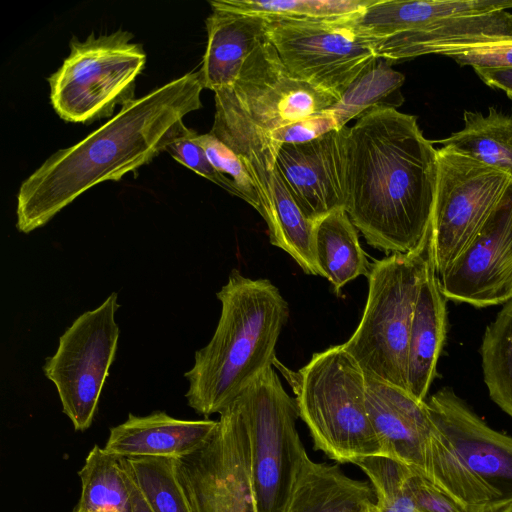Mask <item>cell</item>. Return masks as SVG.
<instances>
[{"mask_svg": "<svg viewBox=\"0 0 512 512\" xmlns=\"http://www.w3.org/2000/svg\"><path fill=\"white\" fill-rule=\"evenodd\" d=\"M463 120L460 131L438 142L512 179V116L489 107L487 115L465 111Z\"/></svg>", "mask_w": 512, "mask_h": 512, "instance_id": "d4e9b609", "label": "cell"}, {"mask_svg": "<svg viewBox=\"0 0 512 512\" xmlns=\"http://www.w3.org/2000/svg\"><path fill=\"white\" fill-rule=\"evenodd\" d=\"M508 98H509V99L511 100V102H512V95H508Z\"/></svg>", "mask_w": 512, "mask_h": 512, "instance_id": "ab89813d", "label": "cell"}, {"mask_svg": "<svg viewBox=\"0 0 512 512\" xmlns=\"http://www.w3.org/2000/svg\"><path fill=\"white\" fill-rule=\"evenodd\" d=\"M481 358L489 396L512 417V298L487 326Z\"/></svg>", "mask_w": 512, "mask_h": 512, "instance_id": "484cf974", "label": "cell"}, {"mask_svg": "<svg viewBox=\"0 0 512 512\" xmlns=\"http://www.w3.org/2000/svg\"><path fill=\"white\" fill-rule=\"evenodd\" d=\"M426 403L435 425L471 472L499 487L512 485V436L491 428L449 387Z\"/></svg>", "mask_w": 512, "mask_h": 512, "instance_id": "9a60e30c", "label": "cell"}, {"mask_svg": "<svg viewBox=\"0 0 512 512\" xmlns=\"http://www.w3.org/2000/svg\"><path fill=\"white\" fill-rule=\"evenodd\" d=\"M128 468V467H127ZM129 471V470H128ZM130 473V472H129ZM131 476V474H130ZM132 512H154L131 476Z\"/></svg>", "mask_w": 512, "mask_h": 512, "instance_id": "8d00e7d4", "label": "cell"}, {"mask_svg": "<svg viewBox=\"0 0 512 512\" xmlns=\"http://www.w3.org/2000/svg\"><path fill=\"white\" fill-rule=\"evenodd\" d=\"M374 504L369 482L347 476L338 465L308 458L285 512H365Z\"/></svg>", "mask_w": 512, "mask_h": 512, "instance_id": "7402d4cb", "label": "cell"}, {"mask_svg": "<svg viewBox=\"0 0 512 512\" xmlns=\"http://www.w3.org/2000/svg\"><path fill=\"white\" fill-rule=\"evenodd\" d=\"M354 465L370 480L380 512H416L408 484L409 468L382 455L363 458Z\"/></svg>", "mask_w": 512, "mask_h": 512, "instance_id": "f546056e", "label": "cell"}, {"mask_svg": "<svg viewBox=\"0 0 512 512\" xmlns=\"http://www.w3.org/2000/svg\"><path fill=\"white\" fill-rule=\"evenodd\" d=\"M266 37L288 72L338 99L375 60V39L348 19H268Z\"/></svg>", "mask_w": 512, "mask_h": 512, "instance_id": "9c48e42d", "label": "cell"}, {"mask_svg": "<svg viewBox=\"0 0 512 512\" xmlns=\"http://www.w3.org/2000/svg\"><path fill=\"white\" fill-rule=\"evenodd\" d=\"M429 261L427 245L371 263L362 318L343 343L366 378L408 391L409 336Z\"/></svg>", "mask_w": 512, "mask_h": 512, "instance_id": "8992f818", "label": "cell"}, {"mask_svg": "<svg viewBox=\"0 0 512 512\" xmlns=\"http://www.w3.org/2000/svg\"><path fill=\"white\" fill-rule=\"evenodd\" d=\"M133 37L119 29L107 35L91 33L83 41L71 39L69 55L48 78L50 100L62 120L92 123L136 98V80L147 56Z\"/></svg>", "mask_w": 512, "mask_h": 512, "instance_id": "52a82bcc", "label": "cell"}, {"mask_svg": "<svg viewBox=\"0 0 512 512\" xmlns=\"http://www.w3.org/2000/svg\"><path fill=\"white\" fill-rule=\"evenodd\" d=\"M473 69L512 68V38L499 39L441 54Z\"/></svg>", "mask_w": 512, "mask_h": 512, "instance_id": "836d02e7", "label": "cell"}, {"mask_svg": "<svg viewBox=\"0 0 512 512\" xmlns=\"http://www.w3.org/2000/svg\"><path fill=\"white\" fill-rule=\"evenodd\" d=\"M366 407L382 456L422 476L425 450L435 430L428 405L408 391L366 378Z\"/></svg>", "mask_w": 512, "mask_h": 512, "instance_id": "2e32d148", "label": "cell"}, {"mask_svg": "<svg viewBox=\"0 0 512 512\" xmlns=\"http://www.w3.org/2000/svg\"><path fill=\"white\" fill-rule=\"evenodd\" d=\"M437 154V189L428 250L440 275L465 249L512 179L450 147L442 146Z\"/></svg>", "mask_w": 512, "mask_h": 512, "instance_id": "8fae6325", "label": "cell"}, {"mask_svg": "<svg viewBox=\"0 0 512 512\" xmlns=\"http://www.w3.org/2000/svg\"><path fill=\"white\" fill-rule=\"evenodd\" d=\"M197 140L215 169L230 178L236 185L240 198L258 211L260 200L255 183L241 158L210 132L198 134Z\"/></svg>", "mask_w": 512, "mask_h": 512, "instance_id": "4dcf8cb0", "label": "cell"}, {"mask_svg": "<svg viewBox=\"0 0 512 512\" xmlns=\"http://www.w3.org/2000/svg\"><path fill=\"white\" fill-rule=\"evenodd\" d=\"M345 210L367 243L386 253L428 245L438 154L413 115L377 106L345 130Z\"/></svg>", "mask_w": 512, "mask_h": 512, "instance_id": "6da1fadb", "label": "cell"}, {"mask_svg": "<svg viewBox=\"0 0 512 512\" xmlns=\"http://www.w3.org/2000/svg\"><path fill=\"white\" fill-rule=\"evenodd\" d=\"M217 427L218 420H184L164 411L146 416L130 413L123 423L110 428L104 449L124 458L182 459L204 447Z\"/></svg>", "mask_w": 512, "mask_h": 512, "instance_id": "ac0fdd59", "label": "cell"}, {"mask_svg": "<svg viewBox=\"0 0 512 512\" xmlns=\"http://www.w3.org/2000/svg\"><path fill=\"white\" fill-rule=\"evenodd\" d=\"M113 292L97 308L78 316L59 338L56 352L46 358L45 376L58 392L63 413L76 431L90 428L99 398L115 359L120 335Z\"/></svg>", "mask_w": 512, "mask_h": 512, "instance_id": "30bf717a", "label": "cell"}, {"mask_svg": "<svg viewBox=\"0 0 512 512\" xmlns=\"http://www.w3.org/2000/svg\"><path fill=\"white\" fill-rule=\"evenodd\" d=\"M479 78L489 87L512 95V68L474 69Z\"/></svg>", "mask_w": 512, "mask_h": 512, "instance_id": "d590c367", "label": "cell"}, {"mask_svg": "<svg viewBox=\"0 0 512 512\" xmlns=\"http://www.w3.org/2000/svg\"><path fill=\"white\" fill-rule=\"evenodd\" d=\"M512 8V0H375L353 24L374 39L416 29L452 16L479 15Z\"/></svg>", "mask_w": 512, "mask_h": 512, "instance_id": "44dd1931", "label": "cell"}, {"mask_svg": "<svg viewBox=\"0 0 512 512\" xmlns=\"http://www.w3.org/2000/svg\"><path fill=\"white\" fill-rule=\"evenodd\" d=\"M345 130L346 126L306 143L283 144L277 151L275 165L288 192L314 223L345 209Z\"/></svg>", "mask_w": 512, "mask_h": 512, "instance_id": "5bb4252c", "label": "cell"}, {"mask_svg": "<svg viewBox=\"0 0 512 512\" xmlns=\"http://www.w3.org/2000/svg\"><path fill=\"white\" fill-rule=\"evenodd\" d=\"M78 475L77 512H132L131 476L126 458L94 445Z\"/></svg>", "mask_w": 512, "mask_h": 512, "instance_id": "cb8c5ba5", "label": "cell"}, {"mask_svg": "<svg viewBox=\"0 0 512 512\" xmlns=\"http://www.w3.org/2000/svg\"><path fill=\"white\" fill-rule=\"evenodd\" d=\"M408 484L416 512H477L481 507L476 509L467 508L427 479L412 471L408 478Z\"/></svg>", "mask_w": 512, "mask_h": 512, "instance_id": "e575fe53", "label": "cell"}, {"mask_svg": "<svg viewBox=\"0 0 512 512\" xmlns=\"http://www.w3.org/2000/svg\"><path fill=\"white\" fill-rule=\"evenodd\" d=\"M512 38V13L507 10L479 15L452 16L405 32L375 39L379 58L406 60L441 55L499 39Z\"/></svg>", "mask_w": 512, "mask_h": 512, "instance_id": "e0dca14e", "label": "cell"}, {"mask_svg": "<svg viewBox=\"0 0 512 512\" xmlns=\"http://www.w3.org/2000/svg\"><path fill=\"white\" fill-rule=\"evenodd\" d=\"M338 129L334 115L327 108L274 130L269 136L271 154L276 161L277 151L283 144L306 143Z\"/></svg>", "mask_w": 512, "mask_h": 512, "instance_id": "d6a6232c", "label": "cell"}, {"mask_svg": "<svg viewBox=\"0 0 512 512\" xmlns=\"http://www.w3.org/2000/svg\"><path fill=\"white\" fill-rule=\"evenodd\" d=\"M218 427L197 452L176 460L177 476L192 512H258L250 474V442L238 399L220 414Z\"/></svg>", "mask_w": 512, "mask_h": 512, "instance_id": "7c38bea8", "label": "cell"}, {"mask_svg": "<svg viewBox=\"0 0 512 512\" xmlns=\"http://www.w3.org/2000/svg\"><path fill=\"white\" fill-rule=\"evenodd\" d=\"M223 8L268 19L354 18L375 0H215Z\"/></svg>", "mask_w": 512, "mask_h": 512, "instance_id": "83f0119b", "label": "cell"}, {"mask_svg": "<svg viewBox=\"0 0 512 512\" xmlns=\"http://www.w3.org/2000/svg\"><path fill=\"white\" fill-rule=\"evenodd\" d=\"M404 80L405 76L394 70L389 60L378 58L347 87L328 110L342 129L350 120L361 117L374 107L390 106L386 99L402 86Z\"/></svg>", "mask_w": 512, "mask_h": 512, "instance_id": "4316f807", "label": "cell"}, {"mask_svg": "<svg viewBox=\"0 0 512 512\" xmlns=\"http://www.w3.org/2000/svg\"><path fill=\"white\" fill-rule=\"evenodd\" d=\"M71 512H77V511H75V510L73 509Z\"/></svg>", "mask_w": 512, "mask_h": 512, "instance_id": "60d3db41", "label": "cell"}, {"mask_svg": "<svg viewBox=\"0 0 512 512\" xmlns=\"http://www.w3.org/2000/svg\"><path fill=\"white\" fill-rule=\"evenodd\" d=\"M207 45L199 70L204 89L231 87L248 57L266 40L268 18L235 12L209 1Z\"/></svg>", "mask_w": 512, "mask_h": 512, "instance_id": "d6986e66", "label": "cell"}, {"mask_svg": "<svg viewBox=\"0 0 512 512\" xmlns=\"http://www.w3.org/2000/svg\"><path fill=\"white\" fill-rule=\"evenodd\" d=\"M477 512H512V493L482 505Z\"/></svg>", "mask_w": 512, "mask_h": 512, "instance_id": "74e56055", "label": "cell"}, {"mask_svg": "<svg viewBox=\"0 0 512 512\" xmlns=\"http://www.w3.org/2000/svg\"><path fill=\"white\" fill-rule=\"evenodd\" d=\"M273 365L295 395L315 450L338 463L382 455L366 407V377L343 344L314 353L297 371Z\"/></svg>", "mask_w": 512, "mask_h": 512, "instance_id": "5b68a950", "label": "cell"}, {"mask_svg": "<svg viewBox=\"0 0 512 512\" xmlns=\"http://www.w3.org/2000/svg\"><path fill=\"white\" fill-rule=\"evenodd\" d=\"M216 297L221 314L215 332L184 374L187 403L205 417L220 414L272 367L289 317L287 301L270 280L251 279L237 269Z\"/></svg>", "mask_w": 512, "mask_h": 512, "instance_id": "3957f363", "label": "cell"}, {"mask_svg": "<svg viewBox=\"0 0 512 512\" xmlns=\"http://www.w3.org/2000/svg\"><path fill=\"white\" fill-rule=\"evenodd\" d=\"M438 279L445 298L456 302L486 307L512 298V183Z\"/></svg>", "mask_w": 512, "mask_h": 512, "instance_id": "4fadbf2b", "label": "cell"}, {"mask_svg": "<svg viewBox=\"0 0 512 512\" xmlns=\"http://www.w3.org/2000/svg\"><path fill=\"white\" fill-rule=\"evenodd\" d=\"M365 512H380L376 504L370 506Z\"/></svg>", "mask_w": 512, "mask_h": 512, "instance_id": "f35d334b", "label": "cell"}, {"mask_svg": "<svg viewBox=\"0 0 512 512\" xmlns=\"http://www.w3.org/2000/svg\"><path fill=\"white\" fill-rule=\"evenodd\" d=\"M445 299L430 257L415 305L408 344V392L420 401L426 400L445 339Z\"/></svg>", "mask_w": 512, "mask_h": 512, "instance_id": "ffe728a7", "label": "cell"}, {"mask_svg": "<svg viewBox=\"0 0 512 512\" xmlns=\"http://www.w3.org/2000/svg\"><path fill=\"white\" fill-rule=\"evenodd\" d=\"M314 253L321 276L337 294L350 281L369 274L371 263L345 209L335 210L315 222Z\"/></svg>", "mask_w": 512, "mask_h": 512, "instance_id": "603a6c76", "label": "cell"}, {"mask_svg": "<svg viewBox=\"0 0 512 512\" xmlns=\"http://www.w3.org/2000/svg\"><path fill=\"white\" fill-rule=\"evenodd\" d=\"M250 442V474L258 512H285L309 458L299 436L295 399L272 367L237 398Z\"/></svg>", "mask_w": 512, "mask_h": 512, "instance_id": "ba28073f", "label": "cell"}, {"mask_svg": "<svg viewBox=\"0 0 512 512\" xmlns=\"http://www.w3.org/2000/svg\"><path fill=\"white\" fill-rule=\"evenodd\" d=\"M197 136V132L183 124L165 152H168L185 167L240 198V193L234 182L218 172L211 164L205 150L198 142Z\"/></svg>", "mask_w": 512, "mask_h": 512, "instance_id": "1f68e13d", "label": "cell"}, {"mask_svg": "<svg viewBox=\"0 0 512 512\" xmlns=\"http://www.w3.org/2000/svg\"><path fill=\"white\" fill-rule=\"evenodd\" d=\"M199 71L135 98L80 142L56 151L18 191L16 228L44 226L78 196L151 162L177 135L186 115L202 107Z\"/></svg>", "mask_w": 512, "mask_h": 512, "instance_id": "7a4b0ae2", "label": "cell"}, {"mask_svg": "<svg viewBox=\"0 0 512 512\" xmlns=\"http://www.w3.org/2000/svg\"><path fill=\"white\" fill-rule=\"evenodd\" d=\"M214 93L210 133L241 158L259 197L271 191L275 178L270 134L338 101L293 77L267 38L245 61L235 83Z\"/></svg>", "mask_w": 512, "mask_h": 512, "instance_id": "277c9868", "label": "cell"}, {"mask_svg": "<svg viewBox=\"0 0 512 512\" xmlns=\"http://www.w3.org/2000/svg\"><path fill=\"white\" fill-rule=\"evenodd\" d=\"M176 460L126 458L133 480L154 512H192L177 476Z\"/></svg>", "mask_w": 512, "mask_h": 512, "instance_id": "f1b7e54d", "label": "cell"}]
</instances>
